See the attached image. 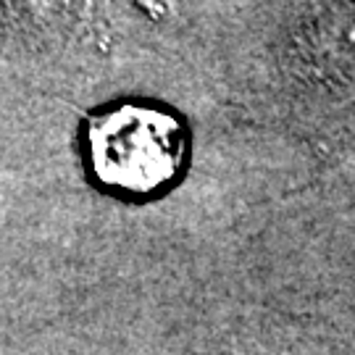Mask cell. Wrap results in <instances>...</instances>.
Instances as JSON below:
<instances>
[{"label":"cell","mask_w":355,"mask_h":355,"mask_svg":"<svg viewBox=\"0 0 355 355\" xmlns=\"http://www.w3.org/2000/svg\"><path fill=\"white\" fill-rule=\"evenodd\" d=\"M187 142V129L171 111L119 103L89 116V171L101 187L121 198H153L184 171Z\"/></svg>","instance_id":"cell-1"}]
</instances>
